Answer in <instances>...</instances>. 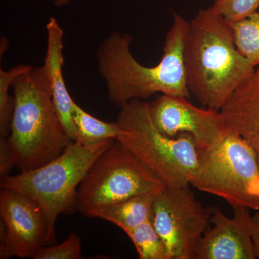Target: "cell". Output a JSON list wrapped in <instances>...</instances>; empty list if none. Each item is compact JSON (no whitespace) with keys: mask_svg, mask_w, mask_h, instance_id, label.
Instances as JSON below:
<instances>
[{"mask_svg":"<svg viewBox=\"0 0 259 259\" xmlns=\"http://www.w3.org/2000/svg\"><path fill=\"white\" fill-rule=\"evenodd\" d=\"M15 166L14 158L10 151L8 139L0 136V177L9 176L10 171Z\"/></svg>","mask_w":259,"mask_h":259,"instance_id":"44dd1931","label":"cell"},{"mask_svg":"<svg viewBox=\"0 0 259 259\" xmlns=\"http://www.w3.org/2000/svg\"><path fill=\"white\" fill-rule=\"evenodd\" d=\"M141 259H170L168 248L153 223V215L126 232Z\"/></svg>","mask_w":259,"mask_h":259,"instance_id":"2e32d148","label":"cell"},{"mask_svg":"<svg viewBox=\"0 0 259 259\" xmlns=\"http://www.w3.org/2000/svg\"><path fill=\"white\" fill-rule=\"evenodd\" d=\"M0 258H33L47 245V228L38 204L25 194L8 189L0 193Z\"/></svg>","mask_w":259,"mask_h":259,"instance_id":"9c48e42d","label":"cell"},{"mask_svg":"<svg viewBox=\"0 0 259 259\" xmlns=\"http://www.w3.org/2000/svg\"><path fill=\"white\" fill-rule=\"evenodd\" d=\"M69 2L70 0H55L54 1V5L57 7H62L67 5Z\"/></svg>","mask_w":259,"mask_h":259,"instance_id":"603a6c76","label":"cell"},{"mask_svg":"<svg viewBox=\"0 0 259 259\" xmlns=\"http://www.w3.org/2000/svg\"><path fill=\"white\" fill-rule=\"evenodd\" d=\"M211 210L209 228L201 238L194 259H255L248 220L249 209L233 207V215L228 218L218 207Z\"/></svg>","mask_w":259,"mask_h":259,"instance_id":"8fae6325","label":"cell"},{"mask_svg":"<svg viewBox=\"0 0 259 259\" xmlns=\"http://www.w3.org/2000/svg\"><path fill=\"white\" fill-rule=\"evenodd\" d=\"M187 98L164 94L158 97L150 103L153 123L165 136L176 137L180 133H189L199 149L212 147L226 130L221 112L194 106Z\"/></svg>","mask_w":259,"mask_h":259,"instance_id":"30bf717a","label":"cell"},{"mask_svg":"<svg viewBox=\"0 0 259 259\" xmlns=\"http://www.w3.org/2000/svg\"><path fill=\"white\" fill-rule=\"evenodd\" d=\"M12 88L14 110L7 139L15 166L30 171L60 156L74 141L58 113L44 66L19 75Z\"/></svg>","mask_w":259,"mask_h":259,"instance_id":"3957f363","label":"cell"},{"mask_svg":"<svg viewBox=\"0 0 259 259\" xmlns=\"http://www.w3.org/2000/svg\"><path fill=\"white\" fill-rule=\"evenodd\" d=\"M156 194H140L126 199L102 209L95 218L113 223L126 233L153 215V206Z\"/></svg>","mask_w":259,"mask_h":259,"instance_id":"5bb4252c","label":"cell"},{"mask_svg":"<svg viewBox=\"0 0 259 259\" xmlns=\"http://www.w3.org/2000/svg\"><path fill=\"white\" fill-rule=\"evenodd\" d=\"M199 158L190 185L225 199L233 208L259 211V162L241 135L226 126L217 144L199 149Z\"/></svg>","mask_w":259,"mask_h":259,"instance_id":"8992f818","label":"cell"},{"mask_svg":"<svg viewBox=\"0 0 259 259\" xmlns=\"http://www.w3.org/2000/svg\"><path fill=\"white\" fill-rule=\"evenodd\" d=\"M47 30V53L42 66L50 81L53 100L61 122L69 137L76 141L78 140V133L72 117L74 100L70 96L63 77L64 31L55 18L49 19Z\"/></svg>","mask_w":259,"mask_h":259,"instance_id":"4fadbf2b","label":"cell"},{"mask_svg":"<svg viewBox=\"0 0 259 259\" xmlns=\"http://www.w3.org/2000/svg\"><path fill=\"white\" fill-rule=\"evenodd\" d=\"M236 48L250 64L259 66V13L231 23Z\"/></svg>","mask_w":259,"mask_h":259,"instance_id":"e0dca14e","label":"cell"},{"mask_svg":"<svg viewBox=\"0 0 259 259\" xmlns=\"http://www.w3.org/2000/svg\"><path fill=\"white\" fill-rule=\"evenodd\" d=\"M121 110L117 122L122 134L117 138L166 187L190 185L199 167V149L193 136L176 137L161 134L153 123L150 103L131 100Z\"/></svg>","mask_w":259,"mask_h":259,"instance_id":"5b68a950","label":"cell"},{"mask_svg":"<svg viewBox=\"0 0 259 259\" xmlns=\"http://www.w3.org/2000/svg\"><path fill=\"white\" fill-rule=\"evenodd\" d=\"M248 227L255 258L259 259V212L255 213L253 216H250Z\"/></svg>","mask_w":259,"mask_h":259,"instance_id":"7402d4cb","label":"cell"},{"mask_svg":"<svg viewBox=\"0 0 259 259\" xmlns=\"http://www.w3.org/2000/svg\"><path fill=\"white\" fill-rule=\"evenodd\" d=\"M189 23L174 13L161 60L153 67L145 66L135 59L129 34L113 32L102 42L96 54L98 71L106 83L112 103L122 108L131 100L148 98L157 93L190 97L183 57Z\"/></svg>","mask_w":259,"mask_h":259,"instance_id":"6da1fadb","label":"cell"},{"mask_svg":"<svg viewBox=\"0 0 259 259\" xmlns=\"http://www.w3.org/2000/svg\"><path fill=\"white\" fill-rule=\"evenodd\" d=\"M73 120L77 130L78 141L85 146H91L104 140L117 139L122 131L117 122H107L88 113L76 103L72 102Z\"/></svg>","mask_w":259,"mask_h":259,"instance_id":"9a60e30c","label":"cell"},{"mask_svg":"<svg viewBox=\"0 0 259 259\" xmlns=\"http://www.w3.org/2000/svg\"><path fill=\"white\" fill-rule=\"evenodd\" d=\"M210 219V208L197 200L190 185L166 187L156 194L153 223L166 243L170 259H194Z\"/></svg>","mask_w":259,"mask_h":259,"instance_id":"ba28073f","label":"cell"},{"mask_svg":"<svg viewBox=\"0 0 259 259\" xmlns=\"http://www.w3.org/2000/svg\"><path fill=\"white\" fill-rule=\"evenodd\" d=\"M227 127L249 144L259 162V66L220 110Z\"/></svg>","mask_w":259,"mask_h":259,"instance_id":"7c38bea8","label":"cell"},{"mask_svg":"<svg viewBox=\"0 0 259 259\" xmlns=\"http://www.w3.org/2000/svg\"><path fill=\"white\" fill-rule=\"evenodd\" d=\"M183 57L190 93L218 111L256 69L237 49L232 24L212 7L199 10L189 23Z\"/></svg>","mask_w":259,"mask_h":259,"instance_id":"7a4b0ae2","label":"cell"},{"mask_svg":"<svg viewBox=\"0 0 259 259\" xmlns=\"http://www.w3.org/2000/svg\"><path fill=\"white\" fill-rule=\"evenodd\" d=\"M166 186L116 139L96 158L78 189L76 210L88 218L134 196L158 194Z\"/></svg>","mask_w":259,"mask_h":259,"instance_id":"52a82bcc","label":"cell"},{"mask_svg":"<svg viewBox=\"0 0 259 259\" xmlns=\"http://www.w3.org/2000/svg\"><path fill=\"white\" fill-rule=\"evenodd\" d=\"M104 140L91 146L76 141L60 156L30 171L1 179L2 189L25 194L41 209L47 228V245L56 242V223L60 214L76 210L78 187L96 158L115 143Z\"/></svg>","mask_w":259,"mask_h":259,"instance_id":"277c9868","label":"cell"},{"mask_svg":"<svg viewBox=\"0 0 259 259\" xmlns=\"http://www.w3.org/2000/svg\"><path fill=\"white\" fill-rule=\"evenodd\" d=\"M81 240L76 233H71L59 245H44L34 255V259H79L81 257Z\"/></svg>","mask_w":259,"mask_h":259,"instance_id":"ffe728a7","label":"cell"},{"mask_svg":"<svg viewBox=\"0 0 259 259\" xmlns=\"http://www.w3.org/2000/svg\"><path fill=\"white\" fill-rule=\"evenodd\" d=\"M212 9L231 23L257 13L259 0H213Z\"/></svg>","mask_w":259,"mask_h":259,"instance_id":"d6986e66","label":"cell"},{"mask_svg":"<svg viewBox=\"0 0 259 259\" xmlns=\"http://www.w3.org/2000/svg\"><path fill=\"white\" fill-rule=\"evenodd\" d=\"M29 65H18L9 71L0 70V136L8 138L10 133L14 110V97L10 96L9 89L13 81L32 69Z\"/></svg>","mask_w":259,"mask_h":259,"instance_id":"ac0fdd59","label":"cell"}]
</instances>
